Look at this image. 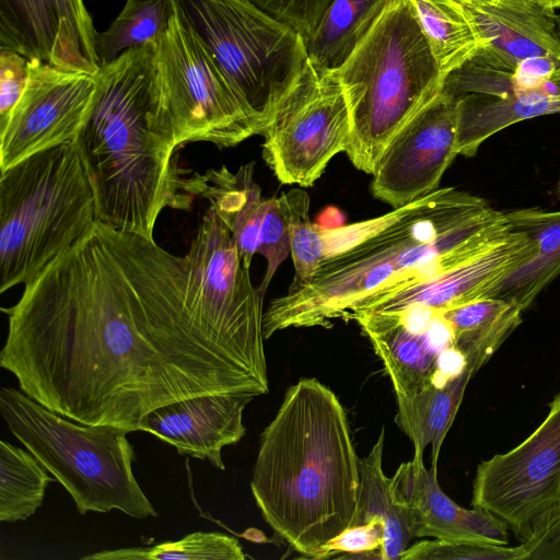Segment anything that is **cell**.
Returning a JSON list of instances; mask_svg holds the SVG:
<instances>
[{
  "mask_svg": "<svg viewBox=\"0 0 560 560\" xmlns=\"http://www.w3.org/2000/svg\"><path fill=\"white\" fill-rule=\"evenodd\" d=\"M436 468L427 469L423 451L415 450L413 457L390 477L393 494L409 516L413 537L506 546L508 524L487 510L456 504L441 489Z\"/></svg>",
  "mask_w": 560,
  "mask_h": 560,
  "instance_id": "ac0fdd59",
  "label": "cell"
},
{
  "mask_svg": "<svg viewBox=\"0 0 560 560\" xmlns=\"http://www.w3.org/2000/svg\"><path fill=\"white\" fill-rule=\"evenodd\" d=\"M522 545L527 560H560V502L533 522Z\"/></svg>",
  "mask_w": 560,
  "mask_h": 560,
  "instance_id": "f35d334b",
  "label": "cell"
},
{
  "mask_svg": "<svg viewBox=\"0 0 560 560\" xmlns=\"http://www.w3.org/2000/svg\"><path fill=\"white\" fill-rule=\"evenodd\" d=\"M238 540L217 532H195L176 541L150 547L103 550L82 560H244Z\"/></svg>",
  "mask_w": 560,
  "mask_h": 560,
  "instance_id": "4dcf8cb0",
  "label": "cell"
},
{
  "mask_svg": "<svg viewBox=\"0 0 560 560\" xmlns=\"http://www.w3.org/2000/svg\"><path fill=\"white\" fill-rule=\"evenodd\" d=\"M470 371L440 387H428L412 398L397 401L396 423L424 452L431 445V465L438 466L444 438L455 419L470 378Z\"/></svg>",
  "mask_w": 560,
  "mask_h": 560,
  "instance_id": "484cf974",
  "label": "cell"
},
{
  "mask_svg": "<svg viewBox=\"0 0 560 560\" xmlns=\"http://www.w3.org/2000/svg\"><path fill=\"white\" fill-rule=\"evenodd\" d=\"M335 71L351 120L346 154L372 175L393 138L444 84L409 1L392 0Z\"/></svg>",
  "mask_w": 560,
  "mask_h": 560,
  "instance_id": "5b68a950",
  "label": "cell"
},
{
  "mask_svg": "<svg viewBox=\"0 0 560 560\" xmlns=\"http://www.w3.org/2000/svg\"><path fill=\"white\" fill-rule=\"evenodd\" d=\"M30 59L0 48V126L20 101L28 80Z\"/></svg>",
  "mask_w": 560,
  "mask_h": 560,
  "instance_id": "74e56055",
  "label": "cell"
},
{
  "mask_svg": "<svg viewBox=\"0 0 560 560\" xmlns=\"http://www.w3.org/2000/svg\"><path fill=\"white\" fill-rule=\"evenodd\" d=\"M384 442L385 430L382 429L370 453L360 458L358 501L350 526L381 518L385 525L381 559L397 560L415 537L408 514L393 494L390 477L383 470Z\"/></svg>",
  "mask_w": 560,
  "mask_h": 560,
  "instance_id": "d4e9b609",
  "label": "cell"
},
{
  "mask_svg": "<svg viewBox=\"0 0 560 560\" xmlns=\"http://www.w3.org/2000/svg\"><path fill=\"white\" fill-rule=\"evenodd\" d=\"M30 452L0 442V521L13 523L32 516L42 505L52 479Z\"/></svg>",
  "mask_w": 560,
  "mask_h": 560,
  "instance_id": "f1b7e54d",
  "label": "cell"
},
{
  "mask_svg": "<svg viewBox=\"0 0 560 560\" xmlns=\"http://www.w3.org/2000/svg\"><path fill=\"white\" fill-rule=\"evenodd\" d=\"M400 560H527V551L522 544L508 547L433 539L408 546Z\"/></svg>",
  "mask_w": 560,
  "mask_h": 560,
  "instance_id": "836d02e7",
  "label": "cell"
},
{
  "mask_svg": "<svg viewBox=\"0 0 560 560\" xmlns=\"http://www.w3.org/2000/svg\"><path fill=\"white\" fill-rule=\"evenodd\" d=\"M392 0H334L305 39L308 58L335 70L350 55Z\"/></svg>",
  "mask_w": 560,
  "mask_h": 560,
  "instance_id": "83f0119b",
  "label": "cell"
},
{
  "mask_svg": "<svg viewBox=\"0 0 560 560\" xmlns=\"http://www.w3.org/2000/svg\"><path fill=\"white\" fill-rule=\"evenodd\" d=\"M255 163L242 165L232 173L225 165L194 172L189 177L188 194L208 200L235 237L247 268L258 253V236L265 212L260 187L254 182Z\"/></svg>",
  "mask_w": 560,
  "mask_h": 560,
  "instance_id": "44dd1931",
  "label": "cell"
},
{
  "mask_svg": "<svg viewBox=\"0 0 560 560\" xmlns=\"http://www.w3.org/2000/svg\"><path fill=\"white\" fill-rule=\"evenodd\" d=\"M456 142V102L442 91L385 149L372 174L373 196L395 209L434 191L458 155Z\"/></svg>",
  "mask_w": 560,
  "mask_h": 560,
  "instance_id": "9a60e30c",
  "label": "cell"
},
{
  "mask_svg": "<svg viewBox=\"0 0 560 560\" xmlns=\"http://www.w3.org/2000/svg\"><path fill=\"white\" fill-rule=\"evenodd\" d=\"M190 285L211 327L264 381V298L229 226L209 205L185 255Z\"/></svg>",
  "mask_w": 560,
  "mask_h": 560,
  "instance_id": "8fae6325",
  "label": "cell"
},
{
  "mask_svg": "<svg viewBox=\"0 0 560 560\" xmlns=\"http://www.w3.org/2000/svg\"><path fill=\"white\" fill-rule=\"evenodd\" d=\"M0 411L9 431L71 495L79 514L159 515L133 475L128 429L73 421L8 386L0 388Z\"/></svg>",
  "mask_w": 560,
  "mask_h": 560,
  "instance_id": "52a82bcc",
  "label": "cell"
},
{
  "mask_svg": "<svg viewBox=\"0 0 560 560\" xmlns=\"http://www.w3.org/2000/svg\"><path fill=\"white\" fill-rule=\"evenodd\" d=\"M511 231L505 212L454 187L371 220L322 229L324 261L310 282L270 302L264 337L291 327L329 328L360 299L459 266Z\"/></svg>",
  "mask_w": 560,
  "mask_h": 560,
  "instance_id": "7a4b0ae2",
  "label": "cell"
},
{
  "mask_svg": "<svg viewBox=\"0 0 560 560\" xmlns=\"http://www.w3.org/2000/svg\"><path fill=\"white\" fill-rule=\"evenodd\" d=\"M548 91L560 95V65L557 69L551 73L548 82H547Z\"/></svg>",
  "mask_w": 560,
  "mask_h": 560,
  "instance_id": "ab89813d",
  "label": "cell"
},
{
  "mask_svg": "<svg viewBox=\"0 0 560 560\" xmlns=\"http://www.w3.org/2000/svg\"><path fill=\"white\" fill-rule=\"evenodd\" d=\"M525 1L535 3V4L539 5L542 9L544 0H525Z\"/></svg>",
  "mask_w": 560,
  "mask_h": 560,
  "instance_id": "7bdbcfd3",
  "label": "cell"
},
{
  "mask_svg": "<svg viewBox=\"0 0 560 560\" xmlns=\"http://www.w3.org/2000/svg\"><path fill=\"white\" fill-rule=\"evenodd\" d=\"M560 8V0H544L542 9L550 15H553L556 9Z\"/></svg>",
  "mask_w": 560,
  "mask_h": 560,
  "instance_id": "60d3db41",
  "label": "cell"
},
{
  "mask_svg": "<svg viewBox=\"0 0 560 560\" xmlns=\"http://www.w3.org/2000/svg\"><path fill=\"white\" fill-rule=\"evenodd\" d=\"M256 397L237 394H208L182 399L148 413L139 431L148 432L174 446L179 455L208 459L224 470L222 448L245 435V407Z\"/></svg>",
  "mask_w": 560,
  "mask_h": 560,
  "instance_id": "ffe728a7",
  "label": "cell"
},
{
  "mask_svg": "<svg viewBox=\"0 0 560 560\" xmlns=\"http://www.w3.org/2000/svg\"><path fill=\"white\" fill-rule=\"evenodd\" d=\"M174 0H127L107 30L96 32L95 51L101 66L125 51L153 46L166 27Z\"/></svg>",
  "mask_w": 560,
  "mask_h": 560,
  "instance_id": "f546056e",
  "label": "cell"
},
{
  "mask_svg": "<svg viewBox=\"0 0 560 560\" xmlns=\"http://www.w3.org/2000/svg\"><path fill=\"white\" fill-rule=\"evenodd\" d=\"M472 21L482 48L470 60L515 73L527 59L560 63V36L553 15L525 0H456Z\"/></svg>",
  "mask_w": 560,
  "mask_h": 560,
  "instance_id": "d6986e66",
  "label": "cell"
},
{
  "mask_svg": "<svg viewBox=\"0 0 560 560\" xmlns=\"http://www.w3.org/2000/svg\"><path fill=\"white\" fill-rule=\"evenodd\" d=\"M176 2L264 130L272 106L308 59L303 36L252 0Z\"/></svg>",
  "mask_w": 560,
  "mask_h": 560,
  "instance_id": "ba28073f",
  "label": "cell"
},
{
  "mask_svg": "<svg viewBox=\"0 0 560 560\" xmlns=\"http://www.w3.org/2000/svg\"><path fill=\"white\" fill-rule=\"evenodd\" d=\"M442 91L457 97L468 93L511 96L529 90L523 86L516 73L495 70L468 60L445 78Z\"/></svg>",
  "mask_w": 560,
  "mask_h": 560,
  "instance_id": "e575fe53",
  "label": "cell"
},
{
  "mask_svg": "<svg viewBox=\"0 0 560 560\" xmlns=\"http://www.w3.org/2000/svg\"><path fill=\"white\" fill-rule=\"evenodd\" d=\"M360 458L346 409L316 378L290 386L264 429L252 494L275 534L304 558L350 526Z\"/></svg>",
  "mask_w": 560,
  "mask_h": 560,
  "instance_id": "277c9868",
  "label": "cell"
},
{
  "mask_svg": "<svg viewBox=\"0 0 560 560\" xmlns=\"http://www.w3.org/2000/svg\"><path fill=\"white\" fill-rule=\"evenodd\" d=\"M260 136L262 158L280 183L312 186L350 142V113L336 71L308 58L272 106Z\"/></svg>",
  "mask_w": 560,
  "mask_h": 560,
  "instance_id": "30bf717a",
  "label": "cell"
},
{
  "mask_svg": "<svg viewBox=\"0 0 560 560\" xmlns=\"http://www.w3.org/2000/svg\"><path fill=\"white\" fill-rule=\"evenodd\" d=\"M536 242L512 230L483 254L434 277L369 294L354 302L342 316L394 314L410 306L445 311L476 300L492 298L494 291L537 253Z\"/></svg>",
  "mask_w": 560,
  "mask_h": 560,
  "instance_id": "2e32d148",
  "label": "cell"
},
{
  "mask_svg": "<svg viewBox=\"0 0 560 560\" xmlns=\"http://www.w3.org/2000/svg\"><path fill=\"white\" fill-rule=\"evenodd\" d=\"M74 143L90 179L96 220L153 238L162 210L188 209L192 197L179 170V148L161 94L153 46L101 66Z\"/></svg>",
  "mask_w": 560,
  "mask_h": 560,
  "instance_id": "3957f363",
  "label": "cell"
},
{
  "mask_svg": "<svg viewBox=\"0 0 560 560\" xmlns=\"http://www.w3.org/2000/svg\"><path fill=\"white\" fill-rule=\"evenodd\" d=\"M291 199V255L295 269L289 290L298 289L312 280L325 259V247L319 225L310 221V197L305 190L292 189Z\"/></svg>",
  "mask_w": 560,
  "mask_h": 560,
  "instance_id": "1f68e13d",
  "label": "cell"
},
{
  "mask_svg": "<svg viewBox=\"0 0 560 560\" xmlns=\"http://www.w3.org/2000/svg\"><path fill=\"white\" fill-rule=\"evenodd\" d=\"M153 54L159 88L179 147L202 141L230 148L261 135V122L233 89L176 0Z\"/></svg>",
  "mask_w": 560,
  "mask_h": 560,
  "instance_id": "9c48e42d",
  "label": "cell"
},
{
  "mask_svg": "<svg viewBox=\"0 0 560 560\" xmlns=\"http://www.w3.org/2000/svg\"><path fill=\"white\" fill-rule=\"evenodd\" d=\"M95 90V77L30 59L26 88L0 126V171L73 142Z\"/></svg>",
  "mask_w": 560,
  "mask_h": 560,
  "instance_id": "5bb4252c",
  "label": "cell"
},
{
  "mask_svg": "<svg viewBox=\"0 0 560 560\" xmlns=\"http://www.w3.org/2000/svg\"><path fill=\"white\" fill-rule=\"evenodd\" d=\"M505 213L512 230L526 233L536 242L538 250L494 291L492 298L511 301L525 312L560 276V210L525 208Z\"/></svg>",
  "mask_w": 560,
  "mask_h": 560,
  "instance_id": "603a6c76",
  "label": "cell"
},
{
  "mask_svg": "<svg viewBox=\"0 0 560 560\" xmlns=\"http://www.w3.org/2000/svg\"><path fill=\"white\" fill-rule=\"evenodd\" d=\"M458 155L474 156L500 130L522 120L560 113V95L544 89L499 96L468 93L454 97Z\"/></svg>",
  "mask_w": 560,
  "mask_h": 560,
  "instance_id": "7402d4cb",
  "label": "cell"
},
{
  "mask_svg": "<svg viewBox=\"0 0 560 560\" xmlns=\"http://www.w3.org/2000/svg\"><path fill=\"white\" fill-rule=\"evenodd\" d=\"M347 319L357 322L370 340L397 401L470 371L442 311L410 306L394 314H352Z\"/></svg>",
  "mask_w": 560,
  "mask_h": 560,
  "instance_id": "4fadbf2b",
  "label": "cell"
},
{
  "mask_svg": "<svg viewBox=\"0 0 560 560\" xmlns=\"http://www.w3.org/2000/svg\"><path fill=\"white\" fill-rule=\"evenodd\" d=\"M291 199L289 191L265 200V212L258 236V253L266 261L264 279L258 287L264 298L266 290L283 260L291 253Z\"/></svg>",
  "mask_w": 560,
  "mask_h": 560,
  "instance_id": "d6a6232c",
  "label": "cell"
},
{
  "mask_svg": "<svg viewBox=\"0 0 560 560\" xmlns=\"http://www.w3.org/2000/svg\"><path fill=\"white\" fill-rule=\"evenodd\" d=\"M307 39L334 0H252Z\"/></svg>",
  "mask_w": 560,
  "mask_h": 560,
  "instance_id": "8d00e7d4",
  "label": "cell"
},
{
  "mask_svg": "<svg viewBox=\"0 0 560 560\" xmlns=\"http://www.w3.org/2000/svg\"><path fill=\"white\" fill-rule=\"evenodd\" d=\"M385 525L381 518L349 526L324 544L315 559L328 558H377L384 544Z\"/></svg>",
  "mask_w": 560,
  "mask_h": 560,
  "instance_id": "d590c367",
  "label": "cell"
},
{
  "mask_svg": "<svg viewBox=\"0 0 560 560\" xmlns=\"http://www.w3.org/2000/svg\"><path fill=\"white\" fill-rule=\"evenodd\" d=\"M95 34L83 0H0V48L31 60L95 75Z\"/></svg>",
  "mask_w": 560,
  "mask_h": 560,
  "instance_id": "e0dca14e",
  "label": "cell"
},
{
  "mask_svg": "<svg viewBox=\"0 0 560 560\" xmlns=\"http://www.w3.org/2000/svg\"><path fill=\"white\" fill-rule=\"evenodd\" d=\"M553 20L556 22V25H557V30H558V33H559V36H560V14H555L553 15Z\"/></svg>",
  "mask_w": 560,
  "mask_h": 560,
  "instance_id": "b9f144b4",
  "label": "cell"
},
{
  "mask_svg": "<svg viewBox=\"0 0 560 560\" xmlns=\"http://www.w3.org/2000/svg\"><path fill=\"white\" fill-rule=\"evenodd\" d=\"M1 311V368L83 424L133 432L174 401L269 392L208 323L185 256L97 220Z\"/></svg>",
  "mask_w": 560,
  "mask_h": 560,
  "instance_id": "6da1fadb",
  "label": "cell"
},
{
  "mask_svg": "<svg viewBox=\"0 0 560 560\" xmlns=\"http://www.w3.org/2000/svg\"><path fill=\"white\" fill-rule=\"evenodd\" d=\"M456 349L475 375L522 323L523 310L500 298H485L442 311Z\"/></svg>",
  "mask_w": 560,
  "mask_h": 560,
  "instance_id": "cb8c5ba5",
  "label": "cell"
},
{
  "mask_svg": "<svg viewBox=\"0 0 560 560\" xmlns=\"http://www.w3.org/2000/svg\"><path fill=\"white\" fill-rule=\"evenodd\" d=\"M0 293L26 284L96 221L74 141L0 171Z\"/></svg>",
  "mask_w": 560,
  "mask_h": 560,
  "instance_id": "8992f818",
  "label": "cell"
},
{
  "mask_svg": "<svg viewBox=\"0 0 560 560\" xmlns=\"http://www.w3.org/2000/svg\"><path fill=\"white\" fill-rule=\"evenodd\" d=\"M443 79L482 48L479 34L456 0H408Z\"/></svg>",
  "mask_w": 560,
  "mask_h": 560,
  "instance_id": "4316f807",
  "label": "cell"
},
{
  "mask_svg": "<svg viewBox=\"0 0 560 560\" xmlns=\"http://www.w3.org/2000/svg\"><path fill=\"white\" fill-rule=\"evenodd\" d=\"M560 502V393L539 427L511 451L481 462L471 505L503 520L524 541L533 522Z\"/></svg>",
  "mask_w": 560,
  "mask_h": 560,
  "instance_id": "7c38bea8",
  "label": "cell"
}]
</instances>
